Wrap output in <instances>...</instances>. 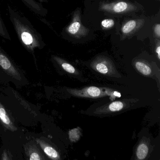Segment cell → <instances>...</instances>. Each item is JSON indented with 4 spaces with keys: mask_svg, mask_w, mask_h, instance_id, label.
<instances>
[{
    "mask_svg": "<svg viewBox=\"0 0 160 160\" xmlns=\"http://www.w3.org/2000/svg\"><path fill=\"white\" fill-rule=\"evenodd\" d=\"M12 19L20 42L27 48L32 50L41 46L38 36L34 32L19 19L14 17Z\"/></svg>",
    "mask_w": 160,
    "mask_h": 160,
    "instance_id": "6da1fadb",
    "label": "cell"
},
{
    "mask_svg": "<svg viewBox=\"0 0 160 160\" xmlns=\"http://www.w3.org/2000/svg\"><path fill=\"white\" fill-rule=\"evenodd\" d=\"M92 68L98 72L112 77H118L112 61L104 56L97 57L91 63Z\"/></svg>",
    "mask_w": 160,
    "mask_h": 160,
    "instance_id": "7a4b0ae2",
    "label": "cell"
},
{
    "mask_svg": "<svg viewBox=\"0 0 160 160\" xmlns=\"http://www.w3.org/2000/svg\"><path fill=\"white\" fill-rule=\"evenodd\" d=\"M68 91L72 95L77 97L97 98L110 95L115 92L112 90L102 88L96 87H89L81 90L70 89Z\"/></svg>",
    "mask_w": 160,
    "mask_h": 160,
    "instance_id": "3957f363",
    "label": "cell"
},
{
    "mask_svg": "<svg viewBox=\"0 0 160 160\" xmlns=\"http://www.w3.org/2000/svg\"><path fill=\"white\" fill-rule=\"evenodd\" d=\"M67 32L70 35L77 38L85 37L88 33L89 30L81 23L79 11H76L74 13L72 20L67 28Z\"/></svg>",
    "mask_w": 160,
    "mask_h": 160,
    "instance_id": "277c9868",
    "label": "cell"
},
{
    "mask_svg": "<svg viewBox=\"0 0 160 160\" xmlns=\"http://www.w3.org/2000/svg\"><path fill=\"white\" fill-rule=\"evenodd\" d=\"M100 8L101 11L107 12L120 14L132 12L136 9V7L131 3L120 1L112 3H103L101 4Z\"/></svg>",
    "mask_w": 160,
    "mask_h": 160,
    "instance_id": "5b68a950",
    "label": "cell"
},
{
    "mask_svg": "<svg viewBox=\"0 0 160 160\" xmlns=\"http://www.w3.org/2000/svg\"><path fill=\"white\" fill-rule=\"evenodd\" d=\"M0 67L14 77L20 78L18 72L12 62L3 53L0 52Z\"/></svg>",
    "mask_w": 160,
    "mask_h": 160,
    "instance_id": "8992f818",
    "label": "cell"
},
{
    "mask_svg": "<svg viewBox=\"0 0 160 160\" xmlns=\"http://www.w3.org/2000/svg\"><path fill=\"white\" fill-rule=\"evenodd\" d=\"M125 106V103L120 101H116L110 103L108 107L102 108L97 110V113H109V112H117L119 111L124 108Z\"/></svg>",
    "mask_w": 160,
    "mask_h": 160,
    "instance_id": "52a82bcc",
    "label": "cell"
},
{
    "mask_svg": "<svg viewBox=\"0 0 160 160\" xmlns=\"http://www.w3.org/2000/svg\"><path fill=\"white\" fill-rule=\"evenodd\" d=\"M37 143H39L41 148H42L43 150L45 153L51 159L53 160H59V154L58 152L52 147H50L48 144H46L42 140L39 139H36Z\"/></svg>",
    "mask_w": 160,
    "mask_h": 160,
    "instance_id": "ba28073f",
    "label": "cell"
},
{
    "mask_svg": "<svg viewBox=\"0 0 160 160\" xmlns=\"http://www.w3.org/2000/svg\"><path fill=\"white\" fill-rule=\"evenodd\" d=\"M141 20H131L127 21L125 23L122 28L121 31L122 33L124 35H127L131 34L134 32L138 28V27L140 26L142 23Z\"/></svg>",
    "mask_w": 160,
    "mask_h": 160,
    "instance_id": "9c48e42d",
    "label": "cell"
},
{
    "mask_svg": "<svg viewBox=\"0 0 160 160\" xmlns=\"http://www.w3.org/2000/svg\"><path fill=\"white\" fill-rule=\"evenodd\" d=\"M0 120L7 129L12 131H16L17 128L15 127L12 122L11 121L8 114L2 105L0 103Z\"/></svg>",
    "mask_w": 160,
    "mask_h": 160,
    "instance_id": "30bf717a",
    "label": "cell"
},
{
    "mask_svg": "<svg viewBox=\"0 0 160 160\" xmlns=\"http://www.w3.org/2000/svg\"><path fill=\"white\" fill-rule=\"evenodd\" d=\"M135 66L137 70L142 74L149 76L151 74V68L148 63L141 60H138L135 62Z\"/></svg>",
    "mask_w": 160,
    "mask_h": 160,
    "instance_id": "8fae6325",
    "label": "cell"
},
{
    "mask_svg": "<svg viewBox=\"0 0 160 160\" xmlns=\"http://www.w3.org/2000/svg\"><path fill=\"white\" fill-rule=\"evenodd\" d=\"M148 152V148L145 143H141L137 150L136 156L138 160H143L147 157Z\"/></svg>",
    "mask_w": 160,
    "mask_h": 160,
    "instance_id": "7c38bea8",
    "label": "cell"
},
{
    "mask_svg": "<svg viewBox=\"0 0 160 160\" xmlns=\"http://www.w3.org/2000/svg\"><path fill=\"white\" fill-rule=\"evenodd\" d=\"M55 59L56 60L59 64H60L62 67L66 72L72 74L78 73V72L77 71L75 68L72 65L70 64V63L66 62L64 61V60L62 59L57 58V57L55 58Z\"/></svg>",
    "mask_w": 160,
    "mask_h": 160,
    "instance_id": "4fadbf2b",
    "label": "cell"
},
{
    "mask_svg": "<svg viewBox=\"0 0 160 160\" xmlns=\"http://www.w3.org/2000/svg\"><path fill=\"white\" fill-rule=\"evenodd\" d=\"M115 25V21L112 19H105L101 22V25L104 28L108 29L112 28Z\"/></svg>",
    "mask_w": 160,
    "mask_h": 160,
    "instance_id": "5bb4252c",
    "label": "cell"
},
{
    "mask_svg": "<svg viewBox=\"0 0 160 160\" xmlns=\"http://www.w3.org/2000/svg\"><path fill=\"white\" fill-rule=\"evenodd\" d=\"M0 35L5 37L6 39H10L9 33L7 32V30L5 28V26L3 25L2 20L0 19Z\"/></svg>",
    "mask_w": 160,
    "mask_h": 160,
    "instance_id": "9a60e30c",
    "label": "cell"
},
{
    "mask_svg": "<svg viewBox=\"0 0 160 160\" xmlns=\"http://www.w3.org/2000/svg\"><path fill=\"white\" fill-rule=\"evenodd\" d=\"M29 157V159L31 160H40L42 159L40 154L35 151H32L31 152Z\"/></svg>",
    "mask_w": 160,
    "mask_h": 160,
    "instance_id": "2e32d148",
    "label": "cell"
},
{
    "mask_svg": "<svg viewBox=\"0 0 160 160\" xmlns=\"http://www.w3.org/2000/svg\"><path fill=\"white\" fill-rule=\"evenodd\" d=\"M154 32L155 36L157 38L160 37V25L159 24H156L154 28Z\"/></svg>",
    "mask_w": 160,
    "mask_h": 160,
    "instance_id": "e0dca14e",
    "label": "cell"
},
{
    "mask_svg": "<svg viewBox=\"0 0 160 160\" xmlns=\"http://www.w3.org/2000/svg\"><path fill=\"white\" fill-rule=\"evenodd\" d=\"M155 52L156 54H157V57H158L159 60L160 59V45H158L156 47V49H155Z\"/></svg>",
    "mask_w": 160,
    "mask_h": 160,
    "instance_id": "ac0fdd59",
    "label": "cell"
}]
</instances>
